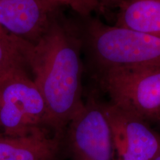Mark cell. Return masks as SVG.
Segmentation results:
<instances>
[{
  "instance_id": "obj_1",
  "label": "cell",
  "mask_w": 160,
  "mask_h": 160,
  "mask_svg": "<svg viewBox=\"0 0 160 160\" xmlns=\"http://www.w3.org/2000/svg\"><path fill=\"white\" fill-rule=\"evenodd\" d=\"M24 57L45 101L46 128L62 137L83 102L79 39L58 16L37 42L25 43Z\"/></svg>"
},
{
  "instance_id": "obj_2",
  "label": "cell",
  "mask_w": 160,
  "mask_h": 160,
  "mask_svg": "<svg viewBox=\"0 0 160 160\" xmlns=\"http://www.w3.org/2000/svg\"><path fill=\"white\" fill-rule=\"evenodd\" d=\"M88 39L102 68L115 66L160 68V37L93 20Z\"/></svg>"
},
{
  "instance_id": "obj_3",
  "label": "cell",
  "mask_w": 160,
  "mask_h": 160,
  "mask_svg": "<svg viewBox=\"0 0 160 160\" xmlns=\"http://www.w3.org/2000/svg\"><path fill=\"white\" fill-rule=\"evenodd\" d=\"M46 114L42 96L27 69L17 68L0 77V131L4 134L22 137L48 130Z\"/></svg>"
},
{
  "instance_id": "obj_4",
  "label": "cell",
  "mask_w": 160,
  "mask_h": 160,
  "mask_svg": "<svg viewBox=\"0 0 160 160\" xmlns=\"http://www.w3.org/2000/svg\"><path fill=\"white\" fill-rule=\"evenodd\" d=\"M102 85L113 105L146 120L160 116V68L115 66L102 68Z\"/></svg>"
},
{
  "instance_id": "obj_5",
  "label": "cell",
  "mask_w": 160,
  "mask_h": 160,
  "mask_svg": "<svg viewBox=\"0 0 160 160\" xmlns=\"http://www.w3.org/2000/svg\"><path fill=\"white\" fill-rule=\"evenodd\" d=\"M61 148L71 160H114L111 130L103 105L91 99L82 102L64 131Z\"/></svg>"
},
{
  "instance_id": "obj_6",
  "label": "cell",
  "mask_w": 160,
  "mask_h": 160,
  "mask_svg": "<svg viewBox=\"0 0 160 160\" xmlns=\"http://www.w3.org/2000/svg\"><path fill=\"white\" fill-rule=\"evenodd\" d=\"M111 127L114 160H153L160 135L146 121L109 104L103 105Z\"/></svg>"
},
{
  "instance_id": "obj_7",
  "label": "cell",
  "mask_w": 160,
  "mask_h": 160,
  "mask_svg": "<svg viewBox=\"0 0 160 160\" xmlns=\"http://www.w3.org/2000/svg\"><path fill=\"white\" fill-rule=\"evenodd\" d=\"M60 7L49 0H0V25L16 37L35 44L58 17Z\"/></svg>"
},
{
  "instance_id": "obj_8",
  "label": "cell",
  "mask_w": 160,
  "mask_h": 160,
  "mask_svg": "<svg viewBox=\"0 0 160 160\" xmlns=\"http://www.w3.org/2000/svg\"><path fill=\"white\" fill-rule=\"evenodd\" d=\"M62 138L46 129L22 137L0 131V160H47L61 150Z\"/></svg>"
},
{
  "instance_id": "obj_9",
  "label": "cell",
  "mask_w": 160,
  "mask_h": 160,
  "mask_svg": "<svg viewBox=\"0 0 160 160\" xmlns=\"http://www.w3.org/2000/svg\"><path fill=\"white\" fill-rule=\"evenodd\" d=\"M116 26L160 37V0H125Z\"/></svg>"
},
{
  "instance_id": "obj_10",
  "label": "cell",
  "mask_w": 160,
  "mask_h": 160,
  "mask_svg": "<svg viewBox=\"0 0 160 160\" xmlns=\"http://www.w3.org/2000/svg\"><path fill=\"white\" fill-rule=\"evenodd\" d=\"M25 42L0 25V77L17 68L28 69L23 53Z\"/></svg>"
},
{
  "instance_id": "obj_11",
  "label": "cell",
  "mask_w": 160,
  "mask_h": 160,
  "mask_svg": "<svg viewBox=\"0 0 160 160\" xmlns=\"http://www.w3.org/2000/svg\"><path fill=\"white\" fill-rule=\"evenodd\" d=\"M59 3L61 6H68L82 17H88L93 12L102 9L99 0H59Z\"/></svg>"
},
{
  "instance_id": "obj_12",
  "label": "cell",
  "mask_w": 160,
  "mask_h": 160,
  "mask_svg": "<svg viewBox=\"0 0 160 160\" xmlns=\"http://www.w3.org/2000/svg\"><path fill=\"white\" fill-rule=\"evenodd\" d=\"M124 1L125 0H99L102 8H119Z\"/></svg>"
},
{
  "instance_id": "obj_13",
  "label": "cell",
  "mask_w": 160,
  "mask_h": 160,
  "mask_svg": "<svg viewBox=\"0 0 160 160\" xmlns=\"http://www.w3.org/2000/svg\"><path fill=\"white\" fill-rule=\"evenodd\" d=\"M63 157H64V153L62 150L61 148L59 153H57L55 156H53V157H52L51 158H50V159L47 160H62L63 159Z\"/></svg>"
},
{
  "instance_id": "obj_14",
  "label": "cell",
  "mask_w": 160,
  "mask_h": 160,
  "mask_svg": "<svg viewBox=\"0 0 160 160\" xmlns=\"http://www.w3.org/2000/svg\"><path fill=\"white\" fill-rule=\"evenodd\" d=\"M153 160H160V149L159 152H158V153L157 154V156H156V157L154 158V159Z\"/></svg>"
},
{
  "instance_id": "obj_15",
  "label": "cell",
  "mask_w": 160,
  "mask_h": 160,
  "mask_svg": "<svg viewBox=\"0 0 160 160\" xmlns=\"http://www.w3.org/2000/svg\"><path fill=\"white\" fill-rule=\"evenodd\" d=\"M49 1L53 2H54V3H56V4H58V5H60L59 3V0H49ZM60 6H61V5H60Z\"/></svg>"
},
{
  "instance_id": "obj_16",
  "label": "cell",
  "mask_w": 160,
  "mask_h": 160,
  "mask_svg": "<svg viewBox=\"0 0 160 160\" xmlns=\"http://www.w3.org/2000/svg\"><path fill=\"white\" fill-rule=\"evenodd\" d=\"M156 121H157V122H158V123H159V125H160V116H159V117H158V118H157V119H156Z\"/></svg>"
}]
</instances>
